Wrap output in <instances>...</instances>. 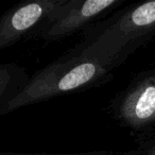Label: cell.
Wrapping results in <instances>:
<instances>
[{"label":"cell","mask_w":155,"mask_h":155,"mask_svg":"<svg viewBox=\"0 0 155 155\" xmlns=\"http://www.w3.org/2000/svg\"><path fill=\"white\" fill-rule=\"evenodd\" d=\"M154 36L155 0H152L125 10L104 22L72 52L97 61L112 70Z\"/></svg>","instance_id":"obj_1"},{"label":"cell","mask_w":155,"mask_h":155,"mask_svg":"<svg viewBox=\"0 0 155 155\" xmlns=\"http://www.w3.org/2000/svg\"><path fill=\"white\" fill-rule=\"evenodd\" d=\"M110 71L101 63L71 51L29 79L24 88L8 103L5 113L101 85L110 78Z\"/></svg>","instance_id":"obj_2"},{"label":"cell","mask_w":155,"mask_h":155,"mask_svg":"<svg viewBox=\"0 0 155 155\" xmlns=\"http://www.w3.org/2000/svg\"><path fill=\"white\" fill-rule=\"evenodd\" d=\"M67 0H33L14 5L0 17V51L39 30Z\"/></svg>","instance_id":"obj_3"},{"label":"cell","mask_w":155,"mask_h":155,"mask_svg":"<svg viewBox=\"0 0 155 155\" xmlns=\"http://www.w3.org/2000/svg\"><path fill=\"white\" fill-rule=\"evenodd\" d=\"M122 2L123 0H67L32 38L47 41L65 38Z\"/></svg>","instance_id":"obj_4"},{"label":"cell","mask_w":155,"mask_h":155,"mask_svg":"<svg viewBox=\"0 0 155 155\" xmlns=\"http://www.w3.org/2000/svg\"><path fill=\"white\" fill-rule=\"evenodd\" d=\"M116 114L122 123L134 130L155 122V71L136 80L121 95Z\"/></svg>","instance_id":"obj_5"},{"label":"cell","mask_w":155,"mask_h":155,"mask_svg":"<svg viewBox=\"0 0 155 155\" xmlns=\"http://www.w3.org/2000/svg\"><path fill=\"white\" fill-rule=\"evenodd\" d=\"M21 67L15 64L0 65V114L5 113V106L21 91L28 82Z\"/></svg>","instance_id":"obj_6"},{"label":"cell","mask_w":155,"mask_h":155,"mask_svg":"<svg viewBox=\"0 0 155 155\" xmlns=\"http://www.w3.org/2000/svg\"><path fill=\"white\" fill-rule=\"evenodd\" d=\"M138 151H96V152H84L73 155H137Z\"/></svg>","instance_id":"obj_7"},{"label":"cell","mask_w":155,"mask_h":155,"mask_svg":"<svg viewBox=\"0 0 155 155\" xmlns=\"http://www.w3.org/2000/svg\"><path fill=\"white\" fill-rule=\"evenodd\" d=\"M142 155H155V140L153 142H151V143H149L144 148Z\"/></svg>","instance_id":"obj_8"}]
</instances>
